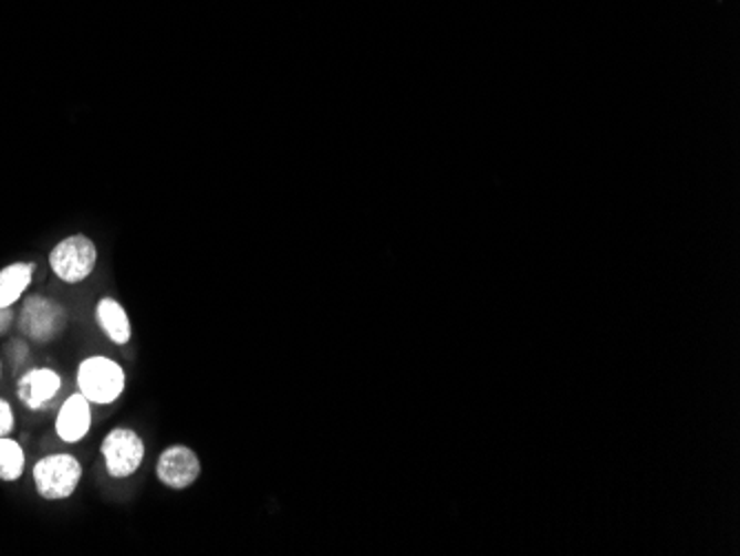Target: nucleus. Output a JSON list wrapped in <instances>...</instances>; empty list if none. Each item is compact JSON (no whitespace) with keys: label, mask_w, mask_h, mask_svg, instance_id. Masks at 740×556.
I'll return each mask as SVG.
<instances>
[{"label":"nucleus","mask_w":740,"mask_h":556,"mask_svg":"<svg viewBox=\"0 0 740 556\" xmlns=\"http://www.w3.org/2000/svg\"><path fill=\"white\" fill-rule=\"evenodd\" d=\"M200 459L187 445H169L156 461V474L160 483L171 490L191 487L200 479Z\"/></svg>","instance_id":"nucleus-5"},{"label":"nucleus","mask_w":740,"mask_h":556,"mask_svg":"<svg viewBox=\"0 0 740 556\" xmlns=\"http://www.w3.org/2000/svg\"><path fill=\"white\" fill-rule=\"evenodd\" d=\"M96 319H98V326L103 328V333L114 344L125 346L132 339V322H129V315H127V311L123 308L121 302H116L112 297L101 300L98 306H96Z\"/></svg>","instance_id":"nucleus-9"},{"label":"nucleus","mask_w":740,"mask_h":556,"mask_svg":"<svg viewBox=\"0 0 740 556\" xmlns=\"http://www.w3.org/2000/svg\"><path fill=\"white\" fill-rule=\"evenodd\" d=\"M12 430H14V410L10 401L0 399V437H10Z\"/></svg>","instance_id":"nucleus-12"},{"label":"nucleus","mask_w":740,"mask_h":556,"mask_svg":"<svg viewBox=\"0 0 740 556\" xmlns=\"http://www.w3.org/2000/svg\"><path fill=\"white\" fill-rule=\"evenodd\" d=\"M65 311L61 304L50 302L48 297H30L21 313V331L39 342L52 339L65 326Z\"/></svg>","instance_id":"nucleus-6"},{"label":"nucleus","mask_w":740,"mask_h":556,"mask_svg":"<svg viewBox=\"0 0 740 556\" xmlns=\"http://www.w3.org/2000/svg\"><path fill=\"white\" fill-rule=\"evenodd\" d=\"M92 419H94V415H92V401L85 395L76 392V395L67 397L65 403L59 410L56 434L65 443H79L90 432Z\"/></svg>","instance_id":"nucleus-8"},{"label":"nucleus","mask_w":740,"mask_h":556,"mask_svg":"<svg viewBox=\"0 0 740 556\" xmlns=\"http://www.w3.org/2000/svg\"><path fill=\"white\" fill-rule=\"evenodd\" d=\"M79 392L85 395L92 403H114L127 386V375L121 364L107 357H87L79 366Z\"/></svg>","instance_id":"nucleus-1"},{"label":"nucleus","mask_w":740,"mask_h":556,"mask_svg":"<svg viewBox=\"0 0 740 556\" xmlns=\"http://www.w3.org/2000/svg\"><path fill=\"white\" fill-rule=\"evenodd\" d=\"M98 251L96 244L87 235L65 238L50 253L52 271L67 284H79L87 280L96 269Z\"/></svg>","instance_id":"nucleus-3"},{"label":"nucleus","mask_w":740,"mask_h":556,"mask_svg":"<svg viewBox=\"0 0 740 556\" xmlns=\"http://www.w3.org/2000/svg\"><path fill=\"white\" fill-rule=\"evenodd\" d=\"M10 322H12V311L10 308H0V333L8 331Z\"/></svg>","instance_id":"nucleus-13"},{"label":"nucleus","mask_w":740,"mask_h":556,"mask_svg":"<svg viewBox=\"0 0 740 556\" xmlns=\"http://www.w3.org/2000/svg\"><path fill=\"white\" fill-rule=\"evenodd\" d=\"M32 476L43 499L63 501L76 492L83 479V465L74 454H48L34 465Z\"/></svg>","instance_id":"nucleus-2"},{"label":"nucleus","mask_w":740,"mask_h":556,"mask_svg":"<svg viewBox=\"0 0 740 556\" xmlns=\"http://www.w3.org/2000/svg\"><path fill=\"white\" fill-rule=\"evenodd\" d=\"M63 388V379L52 368H34L25 373L19 381V399L30 410H41L50 406Z\"/></svg>","instance_id":"nucleus-7"},{"label":"nucleus","mask_w":740,"mask_h":556,"mask_svg":"<svg viewBox=\"0 0 740 556\" xmlns=\"http://www.w3.org/2000/svg\"><path fill=\"white\" fill-rule=\"evenodd\" d=\"M25 472L23 445L10 437H0V481H19Z\"/></svg>","instance_id":"nucleus-11"},{"label":"nucleus","mask_w":740,"mask_h":556,"mask_svg":"<svg viewBox=\"0 0 740 556\" xmlns=\"http://www.w3.org/2000/svg\"><path fill=\"white\" fill-rule=\"evenodd\" d=\"M34 264H10L0 271V308H12L30 289Z\"/></svg>","instance_id":"nucleus-10"},{"label":"nucleus","mask_w":740,"mask_h":556,"mask_svg":"<svg viewBox=\"0 0 740 556\" xmlns=\"http://www.w3.org/2000/svg\"><path fill=\"white\" fill-rule=\"evenodd\" d=\"M105 468L114 479L132 476L145 461V441L132 428H114L101 445Z\"/></svg>","instance_id":"nucleus-4"}]
</instances>
